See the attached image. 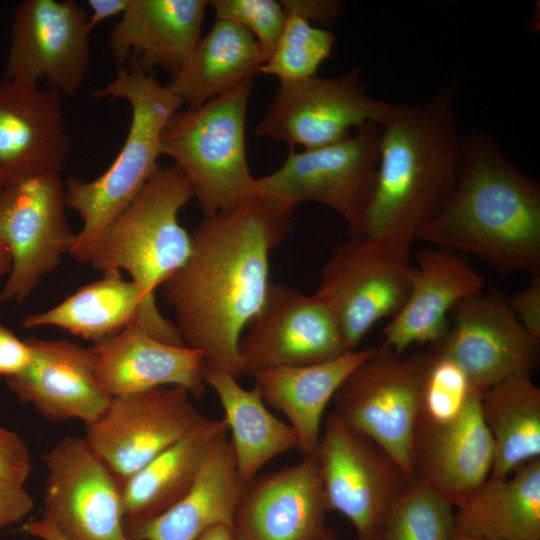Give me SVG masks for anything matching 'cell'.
<instances>
[{"label":"cell","mask_w":540,"mask_h":540,"mask_svg":"<svg viewBox=\"0 0 540 540\" xmlns=\"http://www.w3.org/2000/svg\"><path fill=\"white\" fill-rule=\"evenodd\" d=\"M60 174H45L5 185L0 191V243L11 269L0 302L23 303L40 280L70 255L76 233L66 216Z\"/></svg>","instance_id":"cell-9"},{"label":"cell","mask_w":540,"mask_h":540,"mask_svg":"<svg viewBox=\"0 0 540 540\" xmlns=\"http://www.w3.org/2000/svg\"><path fill=\"white\" fill-rule=\"evenodd\" d=\"M196 540H238L231 526H215L204 532Z\"/></svg>","instance_id":"cell-44"},{"label":"cell","mask_w":540,"mask_h":540,"mask_svg":"<svg viewBox=\"0 0 540 540\" xmlns=\"http://www.w3.org/2000/svg\"><path fill=\"white\" fill-rule=\"evenodd\" d=\"M32 469L27 446L13 431L0 426V481L23 484Z\"/></svg>","instance_id":"cell-37"},{"label":"cell","mask_w":540,"mask_h":540,"mask_svg":"<svg viewBox=\"0 0 540 540\" xmlns=\"http://www.w3.org/2000/svg\"><path fill=\"white\" fill-rule=\"evenodd\" d=\"M88 16L74 1L24 0L14 14L4 79L74 94L90 64Z\"/></svg>","instance_id":"cell-16"},{"label":"cell","mask_w":540,"mask_h":540,"mask_svg":"<svg viewBox=\"0 0 540 540\" xmlns=\"http://www.w3.org/2000/svg\"><path fill=\"white\" fill-rule=\"evenodd\" d=\"M207 6L205 0H130L108 39L113 60L119 66L132 60L148 73L159 68L174 77L201 38Z\"/></svg>","instance_id":"cell-25"},{"label":"cell","mask_w":540,"mask_h":540,"mask_svg":"<svg viewBox=\"0 0 540 540\" xmlns=\"http://www.w3.org/2000/svg\"><path fill=\"white\" fill-rule=\"evenodd\" d=\"M454 507L419 478L389 510L375 540H452Z\"/></svg>","instance_id":"cell-33"},{"label":"cell","mask_w":540,"mask_h":540,"mask_svg":"<svg viewBox=\"0 0 540 540\" xmlns=\"http://www.w3.org/2000/svg\"><path fill=\"white\" fill-rule=\"evenodd\" d=\"M30 359L31 350L27 341L19 339L0 323V376L6 379L20 373Z\"/></svg>","instance_id":"cell-40"},{"label":"cell","mask_w":540,"mask_h":540,"mask_svg":"<svg viewBox=\"0 0 540 540\" xmlns=\"http://www.w3.org/2000/svg\"><path fill=\"white\" fill-rule=\"evenodd\" d=\"M481 396L473 388L457 418L445 423L418 419L414 431L416 477L454 508L488 479L493 465L494 445L482 415Z\"/></svg>","instance_id":"cell-21"},{"label":"cell","mask_w":540,"mask_h":540,"mask_svg":"<svg viewBox=\"0 0 540 540\" xmlns=\"http://www.w3.org/2000/svg\"><path fill=\"white\" fill-rule=\"evenodd\" d=\"M60 96L19 81L0 82V178L5 185L60 174L70 150Z\"/></svg>","instance_id":"cell-19"},{"label":"cell","mask_w":540,"mask_h":540,"mask_svg":"<svg viewBox=\"0 0 540 540\" xmlns=\"http://www.w3.org/2000/svg\"><path fill=\"white\" fill-rule=\"evenodd\" d=\"M328 509L313 455L255 477L233 519L238 540H321Z\"/></svg>","instance_id":"cell-18"},{"label":"cell","mask_w":540,"mask_h":540,"mask_svg":"<svg viewBox=\"0 0 540 540\" xmlns=\"http://www.w3.org/2000/svg\"><path fill=\"white\" fill-rule=\"evenodd\" d=\"M23 530L39 540H69L58 529L43 519L32 520L23 526Z\"/></svg>","instance_id":"cell-43"},{"label":"cell","mask_w":540,"mask_h":540,"mask_svg":"<svg viewBox=\"0 0 540 540\" xmlns=\"http://www.w3.org/2000/svg\"><path fill=\"white\" fill-rule=\"evenodd\" d=\"M3 187H4V183H3V181H2L1 178H0V191H1V189H2Z\"/></svg>","instance_id":"cell-48"},{"label":"cell","mask_w":540,"mask_h":540,"mask_svg":"<svg viewBox=\"0 0 540 540\" xmlns=\"http://www.w3.org/2000/svg\"><path fill=\"white\" fill-rule=\"evenodd\" d=\"M506 303L524 330L540 342V273L532 275L529 285L510 295Z\"/></svg>","instance_id":"cell-38"},{"label":"cell","mask_w":540,"mask_h":540,"mask_svg":"<svg viewBox=\"0 0 540 540\" xmlns=\"http://www.w3.org/2000/svg\"><path fill=\"white\" fill-rule=\"evenodd\" d=\"M473 255L502 273H540V187L494 138L470 130L460 139L453 189L417 238Z\"/></svg>","instance_id":"cell-3"},{"label":"cell","mask_w":540,"mask_h":540,"mask_svg":"<svg viewBox=\"0 0 540 540\" xmlns=\"http://www.w3.org/2000/svg\"><path fill=\"white\" fill-rule=\"evenodd\" d=\"M452 540H488L459 533L455 530Z\"/></svg>","instance_id":"cell-46"},{"label":"cell","mask_w":540,"mask_h":540,"mask_svg":"<svg viewBox=\"0 0 540 540\" xmlns=\"http://www.w3.org/2000/svg\"><path fill=\"white\" fill-rule=\"evenodd\" d=\"M414 273L409 252L349 237L325 264L315 294L333 313L347 348L356 350L378 321L401 310Z\"/></svg>","instance_id":"cell-11"},{"label":"cell","mask_w":540,"mask_h":540,"mask_svg":"<svg viewBox=\"0 0 540 540\" xmlns=\"http://www.w3.org/2000/svg\"><path fill=\"white\" fill-rule=\"evenodd\" d=\"M429 352L431 361L424 381L418 419L445 423L461 414L473 388L456 363Z\"/></svg>","instance_id":"cell-35"},{"label":"cell","mask_w":540,"mask_h":540,"mask_svg":"<svg viewBox=\"0 0 540 540\" xmlns=\"http://www.w3.org/2000/svg\"><path fill=\"white\" fill-rule=\"evenodd\" d=\"M263 64L259 46L249 31L215 18L186 65L166 85L182 105L197 108L254 78Z\"/></svg>","instance_id":"cell-30"},{"label":"cell","mask_w":540,"mask_h":540,"mask_svg":"<svg viewBox=\"0 0 540 540\" xmlns=\"http://www.w3.org/2000/svg\"><path fill=\"white\" fill-rule=\"evenodd\" d=\"M204 379L224 410L237 471L245 484L271 459L298 448L295 430L267 409L256 387L247 390L237 378L206 366Z\"/></svg>","instance_id":"cell-31"},{"label":"cell","mask_w":540,"mask_h":540,"mask_svg":"<svg viewBox=\"0 0 540 540\" xmlns=\"http://www.w3.org/2000/svg\"><path fill=\"white\" fill-rule=\"evenodd\" d=\"M321 540H338L337 534L335 530L331 527H327L324 535L322 536Z\"/></svg>","instance_id":"cell-47"},{"label":"cell","mask_w":540,"mask_h":540,"mask_svg":"<svg viewBox=\"0 0 540 540\" xmlns=\"http://www.w3.org/2000/svg\"><path fill=\"white\" fill-rule=\"evenodd\" d=\"M181 386L112 397L85 439L121 484L196 427L204 416Z\"/></svg>","instance_id":"cell-13"},{"label":"cell","mask_w":540,"mask_h":540,"mask_svg":"<svg viewBox=\"0 0 540 540\" xmlns=\"http://www.w3.org/2000/svg\"><path fill=\"white\" fill-rule=\"evenodd\" d=\"M126 63L109 83L91 93L97 99H123L130 106V125L119 153L97 178L69 177L64 182L67 207L82 220L70 255L84 264L90 263L105 230L160 167L162 132L182 106L152 73L132 60Z\"/></svg>","instance_id":"cell-4"},{"label":"cell","mask_w":540,"mask_h":540,"mask_svg":"<svg viewBox=\"0 0 540 540\" xmlns=\"http://www.w3.org/2000/svg\"><path fill=\"white\" fill-rule=\"evenodd\" d=\"M286 13H293L309 23L327 25L334 22L343 12V3L337 0H283Z\"/></svg>","instance_id":"cell-41"},{"label":"cell","mask_w":540,"mask_h":540,"mask_svg":"<svg viewBox=\"0 0 540 540\" xmlns=\"http://www.w3.org/2000/svg\"><path fill=\"white\" fill-rule=\"evenodd\" d=\"M312 455L328 511L345 516L357 540H375L411 481L384 450L349 428L334 411L327 416Z\"/></svg>","instance_id":"cell-10"},{"label":"cell","mask_w":540,"mask_h":540,"mask_svg":"<svg viewBox=\"0 0 540 540\" xmlns=\"http://www.w3.org/2000/svg\"><path fill=\"white\" fill-rule=\"evenodd\" d=\"M192 198L181 170L175 164L160 166L105 230L89 264L102 273L124 270L146 299L156 303V290L190 255L191 234L178 214Z\"/></svg>","instance_id":"cell-7"},{"label":"cell","mask_w":540,"mask_h":540,"mask_svg":"<svg viewBox=\"0 0 540 540\" xmlns=\"http://www.w3.org/2000/svg\"><path fill=\"white\" fill-rule=\"evenodd\" d=\"M253 78L197 108L179 109L161 135L193 191L204 217L230 211L254 197L245 145Z\"/></svg>","instance_id":"cell-5"},{"label":"cell","mask_w":540,"mask_h":540,"mask_svg":"<svg viewBox=\"0 0 540 540\" xmlns=\"http://www.w3.org/2000/svg\"><path fill=\"white\" fill-rule=\"evenodd\" d=\"M374 348L348 351L316 364L268 369L253 377L263 401L287 417L304 456L312 455L317 448L322 417L329 401Z\"/></svg>","instance_id":"cell-27"},{"label":"cell","mask_w":540,"mask_h":540,"mask_svg":"<svg viewBox=\"0 0 540 540\" xmlns=\"http://www.w3.org/2000/svg\"><path fill=\"white\" fill-rule=\"evenodd\" d=\"M215 18L232 21L255 38L264 63L273 54L283 32L287 13L275 0H212L208 1Z\"/></svg>","instance_id":"cell-36"},{"label":"cell","mask_w":540,"mask_h":540,"mask_svg":"<svg viewBox=\"0 0 540 540\" xmlns=\"http://www.w3.org/2000/svg\"><path fill=\"white\" fill-rule=\"evenodd\" d=\"M130 0H88L91 10L88 25L91 31L101 22L115 16H121L127 9Z\"/></svg>","instance_id":"cell-42"},{"label":"cell","mask_w":540,"mask_h":540,"mask_svg":"<svg viewBox=\"0 0 540 540\" xmlns=\"http://www.w3.org/2000/svg\"><path fill=\"white\" fill-rule=\"evenodd\" d=\"M481 410L494 445L490 478H504L540 458V389L529 372L488 388Z\"/></svg>","instance_id":"cell-32"},{"label":"cell","mask_w":540,"mask_h":540,"mask_svg":"<svg viewBox=\"0 0 540 540\" xmlns=\"http://www.w3.org/2000/svg\"><path fill=\"white\" fill-rule=\"evenodd\" d=\"M388 102L372 98L358 68L334 77L280 82L255 136L303 150L341 141L367 123H379Z\"/></svg>","instance_id":"cell-12"},{"label":"cell","mask_w":540,"mask_h":540,"mask_svg":"<svg viewBox=\"0 0 540 540\" xmlns=\"http://www.w3.org/2000/svg\"><path fill=\"white\" fill-rule=\"evenodd\" d=\"M42 518L69 540H128L122 484L80 437H65L43 456Z\"/></svg>","instance_id":"cell-15"},{"label":"cell","mask_w":540,"mask_h":540,"mask_svg":"<svg viewBox=\"0 0 540 540\" xmlns=\"http://www.w3.org/2000/svg\"><path fill=\"white\" fill-rule=\"evenodd\" d=\"M132 323L162 342L186 346L175 323L146 299L137 283L116 270L103 272L102 278L80 287L58 305L22 320L25 328L58 327L94 345Z\"/></svg>","instance_id":"cell-22"},{"label":"cell","mask_w":540,"mask_h":540,"mask_svg":"<svg viewBox=\"0 0 540 540\" xmlns=\"http://www.w3.org/2000/svg\"><path fill=\"white\" fill-rule=\"evenodd\" d=\"M417 266L408 297L383 330V345L397 354L412 344L439 343L448 314L461 300L482 292L483 276L458 252L434 247L415 254Z\"/></svg>","instance_id":"cell-23"},{"label":"cell","mask_w":540,"mask_h":540,"mask_svg":"<svg viewBox=\"0 0 540 540\" xmlns=\"http://www.w3.org/2000/svg\"><path fill=\"white\" fill-rule=\"evenodd\" d=\"M26 341L31 359L20 373L5 379L10 391L50 420L78 419L86 426L95 422L112 397L96 378L93 347L65 339Z\"/></svg>","instance_id":"cell-20"},{"label":"cell","mask_w":540,"mask_h":540,"mask_svg":"<svg viewBox=\"0 0 540 540\" xmlns=\"http://www.w3.org/2000/svg\"><path fill=\"white\" fill-rule=\"evenodd\" d=\"M349 350L329 307L281 283L269 284L239 341L243 375L335 359Z\"/></svg>","instance_id":"cell-14"},{"label":"cell","mask_w":540,"mask_h":540,"mask_svg":"<svg viewBox=\"0 0 540 540\" xmlns=\"http://www.w3.org/2000/svg\"><path fill=\"white\" fill-rule=\"evenodd\" d=\"M430 361L429 351L402 356L381 344L333 397L336 415L384 450L409 481L416 478L412 444Z\"/></svg>","instance_id":"cell-8"},{"label":"cell","mask_w":540,"mask_h":540,"mask_svg":"<svg viewBox=\"0 0 540 540\" xmlns=\"http://www.w3.org/2000/svg\"><path fill=\"white\" fill-rule=\"evenodd\" d=\"M455 530L488 540H540V458L488 479L454 508Z\"/></svg>","instance_id":"cell-29"},{"label":"cell","mask_w":540,"mask_h":540,"mask_svg":"<svg viewBox=\"0 0 540 540\" xmlns=\"http://www.w3.org/2000/svg\"><path fill=\"white\" fill-rule=\"evenodd\" d=\"M93 349L96 378L110 397L160 386H181L194 397L205 393L201 352L162 342L137 323Z\"/></svg>","instance_id":"cell-24"},{"label":"cell","mask_w":540,"mask_h":540,"mask_svg":"<svg viewBox=\"0 0 540 540\" xmlns=\"http://www.w3.org/2000/svg\"><path fill=\"white\" fill-rule=\"evenodd\" d=\"M334 44L335 35L331 31L287 13L277 46L259 72L274 76L279 82L316 76L320 65L330 57Z\"/></svg>","instance_id":"cell-34"},{"label":"cell","mask_w":540,"mask_h":540,"mask_svg":"<svg viewBox=\"0 0 540 540\" xmlns=\"http://www.w3.org/2000/svg\"><path fill=\"white\" fill-rule=\"evenodd\" d=\"M11 269V256L8 249L0 243V278L8 275Z\"/></svg>","instance_id":"cell-45"},{"label":"cell","mask_w":540,"mask_h":540,"mask_svg":"<svg viewBox=\"0 0 540 540\" xmlns=\"http://www.w3.org/2000/svg\"><path fill=\"white\" fill-rule=\"evenodd\" d=\"M380 137L379 124L367 123L336 143L292 150L280 168L255 178L254 197L290 223L299 203L326 205L345 220L350 238L363 237L376 183Z\"/></svg>","instance_id":"cell-6"},{"label":"cell","mask_w":540,"mask_h":540,"mask_svg":"<svg viewBox=\"0 0 540 540\" xmlns=\"http://www.w3.org/2000/svg\"><path fill=\"white\" fill-rule=\"evenodd\" d=\"M226 420L205 417L180 440L122 484L124 528L151 520L175 505L192 487L211 447L228 433Z\"/></svg>","instance_id":"cell-28"},{"label":"cell","mask_w":540,"mask_h":540,"mask_svg":"<svg viewBox=\"0 0 540 540\" xmlns=\"http://www.w3.org/2000/svg\"><path fill=\"white\" fill-rule=\"evenodd\" d=\"M291 227L253 197L204 217L191 233L187 261L160 288L184 344L206 367L243 375L239 341L264 302L270 252Z\"/></svg>","instance_id":"cell-1"},{"label":"cell","mask_w":540,"mask_h":540,"mask_svg":"<svg viewBox=\"0 0 540 540\" xmlns=\"http://www.w3.org/2000/svg\"><path fill=\"white\" fill-rule=\"evenodd\" d=\"M458 83L449 81L422 102H388L381 130L377 177L363 238L409 252L420 229L440 210L457 174L460 139Z\"/></svg>","instance_id":"cell-2"},{"label":"cell","mask_w":540,"mask_h":540,"mask_svg":"<svg viewBox=\"0 0 540 540\" xmlns=\"http://www.w3.org/2000/svg\"><path fill=\"white\" fill-rule=\"evenodd\" d=\"M227 434L211 447L190 490L161 515L127 528L128 540H196L215 526L232 527L247 484L238 474Z\"/></svg>","instance_id":"cell-26"},{"label":"cell","mask_w":540,"mask_h":540,"mask_svg":"<svg viewBox=\"0 0 540 540\" xmlns=\"http://www.w3.org/2000/svg\"><path fill=\"white\" fill-rule=\"evenodd\" d=\"M451 314L447 333L429 351L456 363L480 393L536 365L539 342L496 292L467 297Z\"/></svg>","instance_id":"cell-17"},{"label":"cell","mask_w":540,"mask_h":540,"mask_svg":"<svg viewBox=\"0 0 540 540\" xmlns=\"http://www.w3.org/2000/svg\"><path fill=\"white\" fill-rule=\"evenodd\" d=\"M33 506L23 484L0 481V529L24 519Z\"/></svg>","instance_id":"cell-39"}]
</instances>
